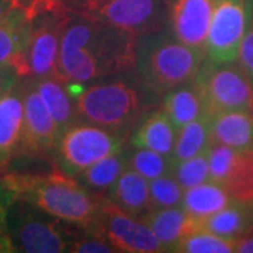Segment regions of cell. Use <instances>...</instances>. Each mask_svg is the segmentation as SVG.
I'll return each instance as SVG.
<instances>
[{
    "label": "cell",
    "instance_id": "6da1fadb",
    "mask_svg": "<svg viewBox=\"0 0 253 253\" xmlns=\"http://www.w3.org/2000/svg\"><path fill=\"white\" fill-rule=\"evenodd\" d=\"M136 49L138 37L131 31L71 11L61 41L56 75L63 82L84 83L126 73L135 69Z\"/></svg>",
    "mask_w": 253,
    "mask_h": 253
},
{
    "label": "cell",
    "instance_id": "7a4b0ae2",
    "mask_svg": "<svg viewBox=\"0 0 253 253\" xmlns=\"http://www.w3.org/2000/svg\"><path fill=\"white\" fill-rule=\"evenodd\" d=\"M1 181L16 199L26 200L66 224L89 231L97 221L101 201L68 173L54 170L44 174H9Z\"/></svg>",
    "mask_w": 253,
    "mask_h": 253
},
{
    "label": "cell",
    "instance_id": "3957f363",
    "mask_svg": "<svg viewBox=\"0 0 253 253\" xmlns=\"http://www.w3.org/2000/svg\"><path fill=\"white\" fill-rule=\"evenodd\" d=\"M206 52L186 45L174 36L148 34L138 41L135 69L146 89L168 93L193 82Z\"/></svg>",
    "mask_w": 253,
    "mask_h": 253
},
{
    "label": "cell",
    "instance_id": "277c9868",
    "mask_svg": "<svg viewBox=\"0 0 253 253\" xmlns=\"http://www.w3.org/2000/svg\"><path fill=\"white\" fill-rule=\"evenodd\" d=\"M62 222L21 199L14 200L7 211L9 235L14 249L21 252H71L78 236Z\"/></svg>",
    "mask_w": 253,
    "mask_h": 253
},
{
    "label": "cell",
    "instance_id": "5b68a950",
    "mask_svg": "<svg viewBox=\"0 0 253 253\" xmlns=\"http://www.w3.org/2000/svg\"><path fill=\"white\" fill-rule=\"evenodd\" d=\"M193 83L204 100L208 117L231 111L253 114V86L239 63L207 59Z\"/></svg>",
    "mask_w": 253,
    "mask_h": 253
},
{
    "label": "cell",
    "instance_id": "8992f818",
    "mask_svg": "<svg viewBox=\"0 0 253 253\" xmlns=\"http://www.w3.org/2000/svg\"><path fill=\"white\" fill-rule=\"evenodd\" d=\"M78 116L90 124L118 131L134 123L142 103L134 86L126 82L97 83L75 100Z\"/></svg>",
    "mask_w": 253,
    "mask_h": 253
},
{
    "label": "cell",
    "instance_id": "52a82bcc",
    "mask_svg": "<svg viewBox=\"0 0 253 253\" xmlns=\"http://www.w3.org/2000/svg\"><path fill=\"white\" fill-rule=\"evenodd\" d=\"M66 9L141 37L159 31L166 0H66Z\"/></svg>",
    "mask_w": 253,
    "mask_h": 253
},
{
    "label": "cell",
    "instance_id": "ba28073f",
    "mask_svg": "<svg viewBox=\"0 0 253 253\" xmlns=\"http://www.w3.org/2000/svg\"><path fill=\"white\" fill-rule=\"evenodd\" d=\"M71 11L58 1L31 13L24 61L27 78L41 79L56 73L63 31Z\"/></svg>",
    "mask_w": 253,
    "mask_h": 253
},
{
    "label": "cell",
    "instance_id": "9c48e42d",
    "mask_svg": "<svg viewBox=\"0 0 253 253\" xmlns=\"http://www.w3.org/2000/svg\"><path fill=\"white\" fill-rule=\"evenodd\" d=\"M56 149L63 170L79 174L101 159L123 152V139L103 126L73 124L61 135Z\"/></svg>",
    "mask_w": 253,
    "mask_h": 253
},
{
    "label": "cell",
    "instance_id": "30bf717a",
    "mask_svg": "<svg viewBox=\"0 0 253 253\" xmlns=\"http://www.w3.org/2000/svg\"><path fill=\"white\" fill-rule=\"evenodd\" d=\"M251 9L252 0H214L206 45L207 59L217 63L238 61Z\"/></svg>",
    "mask_w": 253,
    "mask_h": 253
},
{
    "label": "cell",
    "instance_id": "8fae6325",
    "mask_svg": "<svg viewBox=\"0 0 253 253\" xmlns=\"http://www.w3.org/2000/svg\"><path fill=\"white\" fill-rule=\"evenodd\" d=\"M89 231L104 236L116 252H163L159 239L145 221L126 212L110 200L101 201L97 221Z\"/></svg>",
    "mask_w": 253,
    "mask_h": 253
},
{
    "label": "cell",
    "instance_id": "7c38bea8",
    "mask_svg": "<svg viewBox=\"0 0 253 253\" xmlns=\"http://www.w3.org/2000/svg\"><path fill=\"white\" fill-rule=\"evenodd\" d=\"M207 158L210 180L222 186L236 201H253V151L212 142Z\"/></svg>",
    "mask_w": 253,
    "mask_h": 253
},
{
    "label": "cell",
    "instance_id": "4fadbf2b",
    "mask_svg": "<svg viewBox=\"0 0 253 253\" xmlns=\"http://www.w3.org/2000/svg\"><path fill=\"white\" fill-rule=\"evenodd\" d=\"M24 91V135L21 152L48 154L54 151L59 142V129L51 113L46 109L36 82H30L23 87Z\"/></svg>",
    "mask_w": 253,
    "mask_h": 253
},
{
    "label": "cell",
    "instance_id": "5bb4252c",
    "mask_svg": "<svg viewBox=\"0 0 253 253\" xmlns=\"http://www.w3.org/2000/svg\"><path fill=\"white\" fill-rule=\"evenodd\" d=\"M214 0H174L172 26L174 37L186 45L206 52Z\"/></svg>",
    "mask_w": 253,
    "mask_h": 253
},
{
    "label": "cell",
    "instance_id": "9a60e30c",
    "mask_svg": "<svg viewBox=\"0 0 253 253\" xmlns=\"http://www.w3.org/2000/svg\"><path fill=\"white\" fill-rule=\"evenodd\" d=\"M30 26L31 14L21 3L0 20V68L14 69L20 78H27L24 52Z\"/></svg>",
    "mask_w": 253,
    "mask_h": 253
},
{
    "label": "cell",
    "instance_id": "2e32d148",
    "mask_svg": "<svg viewBox=\"0 0 253 253\" xmlns=\"http://www.w3.org/2000/svg\"><path fill=\"white\" fill-rule=\"evenodd\" d=\"M24 135V91L17 86L0 97V166L21 152Z\"/></svg>",
    "mask_w": 253,
    "mask_h": 253
},
{
    "label": "cell",
    "instance_id": "e0dca14e",
    "mask_svg": "<svg viewBox=\"0 0 253 253\" xmlns=\"http://www.w3.org/2000/svg\"><path fill=\"white\" fill-rule=\"evenodd\" d=\"M162 245L163 252H176L181 241L199 229V219L191 217L183 207L154 208L144 218Z\"/></svg>",
    "mask_w": 253,
    "mask_h": 253
},
{
    "label": "cell",
    "instance_id": "ac0fdd59",
    "mask_svg": "<svg viewBox=\"0 0 253 253\" xmlns=\"http://www.w3.org/2000/svg\"><path fill=\"white\" fill-rule=\"evenodd\" d=\"M253 226V201H234L225 208L199 219V228L235 242L251 234Z\"/></svg>",
    "mask_w": 253,
    "mask_h": 253
},
{
    "label": "cell",
    "instance_id": "d6986e66",
    "mask_svg": "<svg viewBox=\"0 0 253 253\" xmlns=\"http://www.w3.org/2000/svg\"><path fill=\"white\" fill-rule=\"evenodd\" d=\"M109 191L110 201L134 217L142 219L154 210L149 194V180L129 168L121 173Z\"/></svg>",
    "mask_w": 253,
    "mask_h": 253
},
{
    "label": "cell",
    "instance_id": "ffe728a7",
    "mask_svg": "<svg viewBox=\"0 0 253 253\" xmlns=\"http://www.w3.org/2000/svg\"><path fill=\"white\" fill-rule=\"evenodd\" d=\"M211 135L215 144L239 151H253V114L231 111L212 116Z\"/></svg>",
    "mask_w": 253,
    "mask_h": 253
},
{
    "label": "cell",
    "instance_id": "44dd1931",
    "mask_svg": "<svg viewBox=\"0 0 253 253\" xmlns=\"http://www.w3.org/2000/svg\"><path fill=\"white\" fill-rule=\"evenodd\" d=\"M177 129L163 110H158L144 118L132 136L135 148L151 149L155 152L172 156L176 144Z\"/></svg>",
    "mask_w": 253,
    "mask_h": 253
},
{
    "label": "cell",
    "instance_id": "7402d4cb",
    "mask_svg": "<svg viewBox=\"0 0 253 253\" xmlns=\"http://www.w3.org/2000/svg\"><path fill=\"white\" fill-rule=\"evenodd\" d=\"M34 82L41 99L54 118L59 134L62 135L69 126L75 124L78 116L75 103L68 94V90L65 89L63 81L54 73L41 79H34Z\"/></svg>",
    "mask_w": 253,
    "mask_h": 253
},
{
    "label": "cell",
    "instance_id": "603a6c76",
    "mask_svg": "<svg viewBox=\"0 0 253 253\" xmlns=\"http://www.w3.org/2000/svg\"><path fill=\"white\" fill-rule=\"evenodd\" d=\"M162 110L177 131L191 121L207 116L204 100L193 82L191 84L186 83L168 91L163 99Z\"/></svg>",
    "mask_w": 253,
    "mask_h": 253
},
{
    "label": "cell",
    "instance_id": "cb8c5ba5",
    "mask_svg": "<svg viewBox=\"0 0 253 253\" xmlns=\"http://www.w3.org/2000/svg\"><path fill=\"white\" fill-rule=\"evenodd\" d=\"M234 201L235 200L231 197V194L222 186L210 180L186 190L181 207L191 217L201 219L225 208Z\"/></svg>",
    "mask_w": 253,
    "mask_h": 253
},
{
    "label": "cell",
    "instance_id": "d4e9b609",
    "mask_svg": "<svg viewBox=\"0 0 253 253\" xmlns=\"http://www.w3.org/2000/svg\"><path fill=\"white\" fill-rule=\"evenodd\" d=\"M211 144V117L204 116L197 118L177 131L176 144L172 152L173 162L206 154Z\"/></svg>",
    "mask_w": 253,
    "mask_h": 253
},
{
    "label": "cell",
    "instance_id": "484cf974",
    "mask_svg": "<svg viewBox=\"0 0 253 253\" xmlns=\"http://www.w3.org/2000/svg\"><path fill=\"white\" fill-rule=\"evenodd\" d=\"M128 169V156L124 154H116L101 159L79 173L81 183L84 187L91 190H109L121 173Z\"/></svg>",
    "mask_w": 253,
    "mask_h": 253
},
{
    "label": "cell",
    "instance_id": "4316f807",
    "mask_svg": "<svg viewBox=\"0 0 253 253\" xmlns=\"http://www.w3.org/2000/svg\"><path fill=\"white\" fill-rule=\"evenodd\" d=\"M173 162L170 155H163L151 149L136 148L128 156V168L144 176L146 180H154L165 174H172Z\"/></svg>",
    "mask_w": 253,
    "mask_h": 253
},
{
    "label": "cell",
    "instance_id": "83f0119b",
    "mask_svg": "<svg viewBox=\"0 0 253 253\" xmlns=\"http://www.w3.org/2000/svg\"><path fill=\"white\" fill-rule=\"evenodd\" d=\"M176 252L231 253L235 252V242L199 228L181 241L176 248Z\"/></svg>",
    "mask_w": 253,
    "mask_h": 253
},
{
    "label": "cell",
    "instance_id": "f1b7e54d",
    "mask_svg": "<svg viewBox=\"0 0 253 253\" xmlns=\"http://www.w3.org/2000/svg\"><path fill=\"white\" fill-rule=\"evenodd\" d=\"M172 174L184 190L210 181V163L207 152L193 156L190 159L174 162Z\"/></svg>",
    "mask_w": 253,
    "mask_h": 253
},
{
    "label": "cell",
    "instance_id": "f546056e",
    "mask_svg": "<svg viewBox=\"0 0 253 253\" xmlns=\"http://www.w3.org/2000/svg\"><path fill=\"white\" fill-rule=\"evenodd\" d=\"M184 191L173 174H165L149 180V194L152 208H169L181 206Z\"/></svg>",
    "mask_w": 253,
    "mask_h": 253
},
{
    "label": "cell",
    "instance_id": "4dcf8cb0",
    "mask_svg": "<svg viewBox=\"0 0 253 253\" xmlns=\"http://www.w3.org/2000/svg\"><path fill=\"white\" fill-rule=\"evenodd\" d=\"M89 235L78 236L71 246V252L75 253H110L116 252L107 239L94 231H89Z\"/></svg>",
    "mask_w": 253,
    "mask_h": 253
},
{
    "label": "cell",
    "instance_id": "1f68e13d",
    "mask_svg": "<svg viewBox=\"0 0 253 253\" xmlns=\"http://www.w3.org/2000/svg\"><path fill=\"white\" fill-rule=\"evenodd\" d=\"M238 63L241 65V68L244 69V72L246 73V76L249 78L253 86V0L248 28L245 31L244 40H242L241 48H239Z\"/></svg>",
    "mask_w": 253,
    "mask_h": 253
},
{
    "label": "cell",
    "instance_id": "d6a6232c",
    "mask_svg": "<svg viewBox=\"0 0 253 253\" xmlns=\"http://www.w3.org/2000/svg\"><path fill=\"white\" fill-rule=\"evenodd\" d=\"M20 79L18 73L10 68H0V97L13 90Z\"/></svg>",
    "mask_w": 253,
    "mask_h": 253
},
{
    "label": "cell",
    "instance_id": "836d02e7",
    "mask_svg": "<svg viewBox=\"0 0 253 253\" xmlns=\"http://www.w3.org/2000/svg\"><path fill=\"white\" fill-rule=\"evenodd\" d=\"M14 200L16 196L13 194V191L7 189L6 184L0 180V219L7 217V211Z\"/></svg>",
    "mask_w": 253,
    "mask_h": 253
},
{
    "label": "cell",
    "instance_id": "e575fe53",
    "mask_svg": "<svg viewBox=\"0 0 253 253\" xmlns=\"http://www.w3.org/2000/svg\"><path fill=\"white\" fill-rule=\"evenodd\" d=\"M0 252H16L7 229V217L0 219Z\"/></svg>",
    "mask_w": 253,
    "mask_h": 253
},
{
    "label": "cell",
    "instance_id": "d590c367",
    "mask_svg": "<svg viewBox=\"0 0 253 253\" xmlns=\"http://www.w3.org/2000/svg\"><path fill=\"white\" fill-rule=\"evenodd\" d=\"M235 252L241 253H253V234H248V235L239 238L235 241Z\"/></svg>",
    "mask_w": 253,
    "mask_h": 253
},
{
    "label": "cell",
    "instance_id": "8d00e7d4",
    "mask_svg": "<svg viewBox=\"0 0 253 253\" xmlns=\"http://www.w3.org/2000/svg\"><path fill=\"white\" fill-rule=\"evenodd\" d=\"M18 3V0H0V20L6 17Z\"/></svg>",
    "mask_w": 253,
    "mask_h": 253
},
{
    "label": "cell",
    "instance_id": "74e56055",
    "mask_svg": "<svg viewBox=\"0 0 253 253\" xmlns=\"http://www.w3.org/2000/svg\"><path fill=\"white\" fill-rule=\"evenodd\" d=\"M31 1H45V0H31Z\"/></svg>",
    "mask_w": 253,
    "mask_h": 253
},
{
    "label": "cell",
    "instance_id": "f35d334b",
    "mask_svg": "<svg viewBox=\"0 0 253 253\" xmlns=\"http://www.w3.org/2000/svg\"><path fill=\"white\" fill-rule=\"evenodd\" d=\"M251 232H252V234H253V226H252V231H251Z\"/></svg>",
    "mask_w": 253,
    "mask_h": 253
}]
</instances>
